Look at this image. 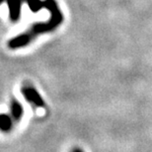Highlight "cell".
<instances>
[{"label": "cell", "mask_w": 152, "mask_h": 152, "mask_svg": "<svg viewBox=\"0 0 152 152\" xmlns=\"http://www.w3.org/2000/svg\"><path fill=\"white\" fill-rule=\"evenodd\" d=\"M11 114H12V118H13V120L15 121H19L24 114L22 105L16 99H13L11 102Z\"/></svg>", "instance_id": "2"}, {"label": "cell", "mask_w": 152, "mask_h": 152, "mask_svg": "<svg viewBox=\"0 0 152 152\" xmlns=\"http://www.w3.org/2000/svg\"><path fill=\"white\" fill-rule=\"evenodd\" d=\"M22 93L25 99L30 104L35 105L36 107L42 108L45 107V101L42 100L39 92L32 86H25L22 88Z\"/></svg>", "instance_id": "1"}, {"label": "cell", "mask_w": 152, "mask_h": 152, "mask_svg": "<svg viewBox=\"0 0 152 152\" xmlns=\"http://www.w3.org/2000/svg\"><path fill=\"white\" fill-rule=\"evenodd\" d=\"M13 126V118L6 114L0 115V130L9 132Z\"/></svg>", "instance_id": "3"}, {"label": "cell", "mask_w": 152, "mask_h": 152, "mask_svg": "<svg viewBox=\"0 0 152 152\" xmlns=\"http://www.w3.org/2000/svg\"><path fill=\"white\" fill-rule=\"evenodd\" d=\"M72 152H83V151H82L80 148H74V149L72 150Z\"/></svg>", "instance_id": "4"}]
</instances>
